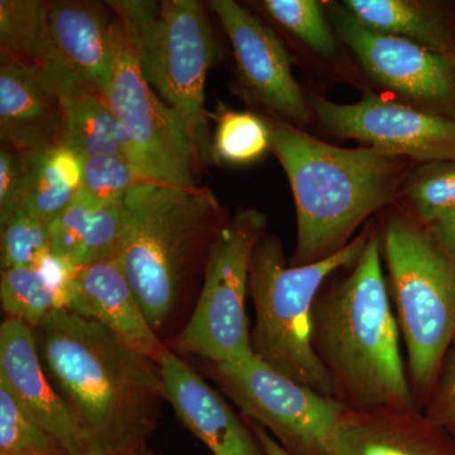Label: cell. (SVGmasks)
I'll use <instances>...</instances> for the list:
<instances>
[{"instance_id": "6da1fadb", "label": "cell", "mask_w": 455, "mask_h": 455, "mask_svg": "<svg viewBox=\"0 0 455 455\" xmlns=\"http://www.w3.org/2000/svg\"><path fill=\"white\" fill-rule=\"evenodd\" d=\"M36 338L53 385L99 455L140 454L166 401L158 362L68 307L52 311Z\"/></svg>"}, {"instance_id": "7a4b0ae2", "label": "cell", "mask_w": 455, "mask_h": 455, "mask_svg": "<svg viewBox=\"0 0 455 455\" xmlns=\"http://www.w3.org/2000/svg\"><path fill=\"white\" fill-rule=\"evenodd\" d=\"M401 338L383 274L381 233L372 228L352 271L325 283L314 304L311 341L335 400L350 411L419 410Z\"/></svg>"}, {"instance_id": "3957f363", "label": "cell", "mask_w": 455, "mask_h": 455, "mask_svg": "<svg viewBox=\"0 0 455 455\" xmlns=\"http://www.w3.org/2000/svg\"><path fill=\"white\" fill-rule=\"evenodd\" d=\"M271 146L291 185L298 239L291 266L339 252L361 224L391 202L405 175L401 156L340 148L283 121L268 123Z\"/></svg>"}, {"instance_id": "277c9868", "label": "cell", "mask_w": 455, "mask_h": 455, "mask_svg": "<svg viewBox=\"0 0 455 455\" xmlns=\"http://www.w3.org/2000/svg\"><path fill=\"white\" fill-rule=\"evenodd\" d=\"M116 262L155 331L175 309L194 266L223 226L206 188L143 181L125 197Z\"/></svg>"}, {"instance_id": "5b68a950", "label": "cell", "mask_w": 455, "mask_h": 455, "mask_svg": "<svg viewBox=\"0 0 455 455\" xmlns=\"http://www.w3.org/2000/svg\"><path fill=\"white\" fill-rule=\"evenodd\" d=\"M371 230L364 229L333 256L304 266H287L280 238L266 233L251 263L248 293L254 307V355L326 397L334 398L333 388L311 341L314 304L329 278L358 262Z\"/></svg>"}, {"instance_id": "8992f818", "label": "cell", "mask_w": 455, "mask_h": 455, "mask_svg": "<svg viewBox=\"0 0 455 455\" xmlns=\"http://www.w3.org/2000/svg\"><path fill=\"white\" fill-rule=\"evenodd\" d=\"M381 243L412 395L423 410L455 339V259L411 218H388Z\"/></svg>"}, {"instance_id": "52a82bcc", "label": "cell", "mask_w": 455, "mask_h": 455, "mask_svg": "<svg viewBox=\"0 0 455 455\" xmlns=\"http://www.w3.org/2000/svg\"><path fill=\"white\" fill-rule=\"evenodd\" d=\"M136 41L147 82L187 124L197 171L214 163L205 109V83L218 57L205 8L196 0L107 2Z\"/></svg>"}, {"instance_id": "ba28073f", "label": "cell", "mask_w": 455, "mask_h": 455, "mask_svg": "<svg viewBox=\"0 0 455 455\" xmlns=\"http://www.w3.org/2000/svg\"><path fill=\"white\" fill-rule=\"evenodd\" d=\"M267 220L254 208L224 221L206 253L202 291L175 348L211 363H243L256 357L245 314L251 263Z\"/></svg>"}, {"instance_id": "9c48e42d", "label": "cell", "mask_w": 455, "mask_h": 455, "mask_svg": "<svg viewBox=\"0 0 455 455\" xmlns=\"http://www.w3.org/2000/svg\"><path fill=\"white\" fill-rule=\"evenodd\" d=\"M113 55L112 76L103 95L131 140L134 166L143 181L197 187L199 171L187 124L147 82L133 33L118 16L113 25Z\"/></svg>"}, {"instance_id": "30bf717a", "label": "cell", "mask_w": 455, "mask_h": 455, "mask_svg": "<svg viewBox=\"0 0 455 455\" xmlns=\"http://www.w3.org/2000/svg\"><path fill=\"white\" fill-rule=\"evenodd\" d=\"M211 376L253 423L271 431L290 455H331L346 407L276 372L254 357L211 363Z\"/></svg>"}, {"instance_id": "8fae6325", "label": "cell", "mask_w": 455, "mask_h": 455, "mask_svg": "<svg viewBox=\"0 0 455 455\" xmlns=\"http://www.w3.org/2000/svg\"><path fill=\"white\" fill-rule=\"evenodd\" d=\"M320 124L338 136L361 140L387 154L455 163V121L368 92L353 104L310 99Z\"/></svg>"}, {"instance_id": "7c38bea8", "label": "cell", "mask_w": 455, "mask_h": 455, "mask_svg": "<svg viewBox=\"0 0 455 455\" xmlns=\"http://www.w3.org/2000/svg\"><path fill=\"white\" fill-rule=\"evenodd\" d=\"M333 20L341 40L377 83L421 103L455 100L453 57L406 38L374 31L358 22L346 8L335 11Z\"/></svg>"}, {"instance_id": "4fadbf2b", "label": "cell", "mask_w": 455, "mask_h": 455, "mask_svg": "<svg viewBox=\"0 0 455 455\" xmlns=\"http://www.w3.org/2000/svg\"><path fill=\"white\" fill-rule=\"evenodd\" d=\"M209 7L229 36L241 80L253 98L292 122H309V104L274 29L233 0H212Z\"/></svg>"}, {"instance_id": "5bb4252c", "label": "cell", "mask_w": 455, "mask_h": 455, "mask_svg": "<svg viewBox=\"0 0 455 455\" xmlns=\"http://www.w3.org/2000/svg\"><path fill=\"white\" fill-rule=\"evenodd\" d=\"M0 381L68 455H99L88 431L46 374L35 329L20 320L0 326Z\"/></svg>"}, {"instance_id": "9a60e30c", "label": "cell", "mask_w": 455, "mask_h": 455, "mask_svg": "<svg viewBox=\"0 0 455 455\" xmlns=\"http://www.w3.org/2000/svg\"><path fill=\"white\" fill-rule=\"evenodd\" d=\"M158 364L166 401L212 455H266L253 429L187 362L164 349Z\"/></svg>"}, {"instance_id": "2e32d148", "label": "cell", "mask_w": 455, "mask_h": 455, "mask_svg": "<svg viewBox=\"0 0 455 455\" xmlns=\"http://www.w3.org/2000/svg\"><path fill=\"white\" fill-rule=\"evenodd\" d=\"M65 307L106 326L140 355L158 362L164 353L163 344L116 259L77 269Z\"/></svg>"}, {"instance_id": "e0dca14e", "label": "cell", "mask_w": 455, "mask_h": 455, "mask_svg": "<svg viewBox=\"0 0 455 455\" xmlns=\"http://www.w3.org/2000/svg\"><path fill=\"white\" fill-rule=\"evenodd\" d=\"M61 99L56 83L31 66L0 68V139L3 145L36 152L61 143Z\"/></svg>"}, {"instance_id": "ac0fdd59", "label": "cell", "mask_w": 455, "mask_h": 455, "mask_svg": "<svg viewBox=\"0 0 455 455\" xmlns=\"http://www.w3.org/2000/svg\"><path fill=\"white\" fill-rule=\"evenodd\" d=\"M331 455H455V436L420 410H347Z\"/></svg>"}, {"instance_id": "d6986e66", "label": "cell", "mask_w": 455, "mask_h": 455, "mask_svg": "<svg viewBox=\"0 0 455 455\" xmlns=\"http://www.w3.org/2000/svg\"><path fill=\"white\" fill-rule=\"evenodd\" d=\"M116 13L99 3L49 2L51 33L68 70L106 92L113 70V25Z\"/></svg>"}, {"instance_id": "ffe728a7", "label": "cell", "mask_w": 455, "mask_h": 455, "mask_svg": "<svg viewBox=\"0 0 455 455\" xmlns=\"http://www.w3.org/2000/svg\"><path fill=\"white\" fill-rule=\"evenodd\" d=\"M59 92L64 118L60 145L82 157L122 156L133 163L131 140L98 89L73 77L61 84Z\"/></svg>"}, {"instance_id": "44dd1931", "label": "cell", "mask_w": 455, "mask_h": 455, "mask_svg": "<svg viewBox=\"0 0 455 455\" xmlns=\"http://www.w3.org/2000/svg\"><path fill=\"white\" fill-rule=\"evenodd\" d=\"M74 202L51 224V252L75 269L116 259L124 229V205Z\"/></svg>"}, {"instance_id": "7402d4cb", "label": "cell", "mask_w": 455, "mask_h": 455, "mask_svg": "<svg viewBox=\"0 0 455 455\" xmlns=\"http://www.w3.org/2000/svg\"><path fill=\"white\" fill-rule=\"evenodd\" d=\"M0 56L2 64L12 62L37 68L51 77L57 88L76 76L64 64L53 44L49 2H0Z\"/></svg>"}, {"instance_id": "603a6c76", "label": "cell", "mask_w": 455, "mask_h": 455, "mask_svg": "<svg viewBox=\"0 0 455 455\" xmlns=\"http://www.w3.org/2000/svg\"><path fill=\"white\" fill-rule=\"evenodd\" d=\"M23 155L26 182L20 208L52 224L76 199L83 179L82 156L65 145Z\"/></svg>"}, {"instance_id": "cb8c5ba5", "label": "cell", "mask_w": 455, "mask_h": 455, "mask_svg": "<svg viewBox=\"0 0 455 455\" xmlns=\"http://www.w3.org/2000/svg\"><path fill=\"white\" fill-rule=\"evenodd\" d=\"M344 8L374 31L406 38L451 56V36L438 17L420 3L406 0H347Z\"/></svg>"}, {"instance_id": "d4e9b609", "label": "cell", "mask_w": 455, "mask_h": 455, "mask_svg": "<svg viewBox=\"0 0 455 455\" xmlns=\"http://www.w3.org/2000/svg\"><path fill=\"white\" fill-rule=\"evenodd\" d=\"M0 301L7 319L20 320L33 329H37L52 311L64 307L37 266L2 269Z\"/></svg>"}, {"instance_id": "484cf974", "label": "cell", "mask_w": 455, "mask_h": 455, "mask_svg": "<svg viewBox=\"0 0 455 455\" xmlns=\"http://www.w3.org/2000/svg\"><path fill=\"white\" fill-rule=\"evenodd\" d=\"M271 146L267 123L256 114L224 110L212 139V160L248 164L259 160Z\"/></svg>"}, {"instance_id": "4316f807", "label": "cell", "mask_w": 455, "mask_h": 455, "mask_svg": "<svg viewBox=\"0 0 455 455\" xmlns=\"http://www.w3.org/2000/svg\"><path fill=\"white\" fill-rule=\"evenodd\" d=\"M83 158V179L75 202L92 206L124 203L143 182L133 163L122 156H89Z\"/></svg>"}, {"instance_id": "83f0119b", "label": "cell", "mask_w": 455, "mask_h": 455, "mask_svg": "<svg viewBox=\"0 0 455 455\" xmlns=\"http://www.w3.org/2000/svg\"><path fill=\"white\" fill-rule=\"evenodd\" d=\"M0 455H68L0 381Z\"/></svg>"}, {"instance_id": "f1b7e54d", "label": "cell", "mask_w": 455, "mask_h": 455, "mask_svg": "<svg viewBox=\"0 0 455 455\" xmlns=\"http://www.w3.org/2000/svg\"><path fill=\"white\" fill-rule=\"evenodd\" d=\"M2 269L32 267L51 252V224L26 209L0 218Z\"/></svg>"}, {"instance_id": "f546056e", "label": "cell", "mask_w": 455, "mask_h": 455, "mask_svg": "<svg viewBox=\"0 0 455 455\" xmlns=\"http://www.w3.org/2000/svg\"><path fill=\"white\" fill-rule=\"evenodd\" d=\"M269 16L319 55L333 59L337 44L326 22L322 3L315 0H266Z\"/></svg>"}, {"instance_id": "4dcf8cb0", "label": "cell", "mask_w": 455, "mask_h": 455, "mask_svg": "<svg viewBox=\"0 0 455 455\" xmlns=\"http://www.w3.org/2000/svg\"><path fill=\"white\" fill-rule=\"evenodd\" d=\"M416 220L424 226L455 211V163L425 171L407 191Z\"/></svg>"}, {"instance_id": "1f68e13d", "label": "cell", "mask_w": 455, "mask_h": 455, "mask_svg": "<svg viewBox=\"0 0 455 455\" xmlns=\"http://www.w3.org/2000/svg\"><path fill=\"white\" fill-rule=\"evenodd\" d=\"M421 411L431 423L455 436V339L443 358Z\"/></svg>"}, {"instance_id": "d6a6232c", "label": "cell", "mask_w": 455, "mask_h": 455, "mask_svg": "<svg viewBox=\"0 0 455 455\" xmlns=\"http://www.w3.org/2000/svg\"><path fill=\"white\" fill-rule=\"evenodd\" d=\"M25 182V155L3 145L0 148V218L20 208Z\"/></svg>"}, {"instance_id": "836d02e7", "label": "cell", "mask_w": 455, "mask_h": 455, "mask_svg": "<svg viewBox=\"0 0 455 455\" xmlns=\"http://www.w3.org/2000/svg\"><path fill=\"white\" fill-rule=\"evenodd\" d=\"M427 227L439 244L455 259V211L443 215Z\"/></svg>"}, {"instance_id": "e575fe53", "label": "cell", "mask_w": 455, "mask_h": 455, "mask_svg": "<svg viewBox=\"0 0 455 455\" xmlns=\"http://www.w3.org/2000/svg\"><path fill=\"white\" fill-rule=\"evenodd\" d=\"M251 425H252L254 434H256L260 447H262L266 455H290L283 447H281L280 443H278L274 436L269 435L267 431L263 429L262 427H259V424L253 423V421Z\"/></svg>"}, {"instance_id": "d590c367", "label": "cell", "mask_w": 455, "mask_h": 455, "mask_svg": "<svg viewBox=\"0 0 455 455\" xmlns=\"http://www.w3.org/2000/svg\"><path fill=\"white\" fill-rule=\"evenodd\" d=\"M139 455H140V454H139Z\"/></svg>"}]
</instances>
